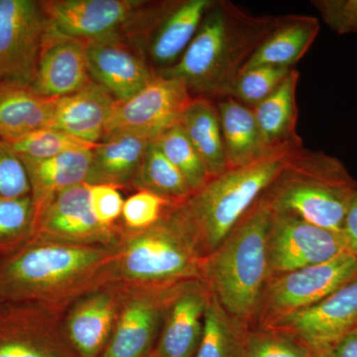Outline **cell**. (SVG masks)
Returning a JSON list of instances; mask_svg holds the SVG:
<instances>
[{
    "mask_svg": "<svg viewBox=\"0 0 357 357\" xmlns=\"http://www.w3.org/2000/svg\"><path fill=\"white\" fill-rule=\"evenodd\" d=\"M116 244L63 243L34 234L0 258V302L28 303L63 314L79 296L109 282Z\"/></svg>",
    "mask_w": 357,
    "mask_h": 357,
    "instance_id": "6da1fadb",
    "label": "cell"
},
{
    "mask_svg": "<svg viewBox=\"0 0 357 357\" xmlns=\"http://www.w3.org/2000/svg\"><path fill=\"white\" fill-rule=\"evenodd\" d=\"M280 18L255 15L229 0H213L182 57L158 75L180 79L192 96H229L243 68Z\"/></svg>",
    "mask_w": 357,
    "mask_h": 357,
    "instance_id": "7a4b0ae2",
    "label": "cell"
},
{
    "mask_svg": "<svg viewBox=\"0 0 357 357\" xmlns=\"http://www.w3.org/2000/svg\"><path fill=\"white\" fill-rule=\"evenodd\" d=\"M303 141L268 150L259 158L211 178L170 213L202 258L215 250L263 192L304 149Z\"/></svg>",
    "mask_w": 357,
    "mask_h": 357,
    "instance_id": "3957f363",
    "label": "cell"
},
{
    "mask_svg": "<svg viewBox=\"0 0 357 357\" xmlns=\"http://www.w3.org/2000/svg\"><path fill=\"white\" fill-rule=\"evenodd\" d=\"M272 213L260 197L236 227L202 263L201 280L232 316L255 323L269 280L267 237Z\"/></svg>",
    "mask_w": 357,
    "mask_h": 357,
    "instance_id": "277c9868",
    "label": "cell"
},
{
    "mask_svg": "<svg viewBox=\"0 0 357 357\" xmlns=\"http://www.w3.org/2000/svg\"><path fill=\"white\" fill-rule=\"evenodd\" d=\"M356 192L357 181L340 159L304 148L261 197L272 213L342 231Z\"/></svg>",
    "mask_w": 357,
    "mask_h": 357,
    "instance_id": "5b68a950",
    "label": "cell"
},
{
    "mask_svg": "<svg viewBox=\"0 0 357 357\" xmlns=\"http://www.w3.org/2000/svg\"><path fill=\"white\" fill-rule=\"evenodd\" d=\"M202 263L203 258L169 208L161 220L149 229H122L109 282L126 287H161L201 280Z\"/></svg>",
    "mask_w": 357,
    "mask_h": 357,
    "instance_id": "8992f818",
    "label": "cell"
},
{
    "mask_svg": "<svg viewBox=\"0 0 357 357\" xmlns=\"http://www.w3.org/2000/svg\"><path fill=\"white\" fill-rule=\"evenodd\" d=\"M176 1L47 0L52 28L84 42L128 40L145 47L148 36Z\"/></svg>",
    "mask_w": 357,
    "mask_h": 357,
    "instance_id": "52a82bcc",
    "label": "cell"
},
{
    "mask_svg": "<svg viewBox=\"0 0 357 357\" xmlns=\"http://www.w3.org/2000/svg\"><path fill=\"white\" fill-rule=\"evenodd\" d=\"M357 279V256L349 251L328 261L271 277L263 292L255 323L267 328L288 314L318 304Z\"/></svg>",
    "mask_w": 357,
    "mask_h": 357,
    "instance_id": "ba28073f",
    "label": "cell"
},
{
    "mask_svg": "<svg viewBox=\"0 0 357 357\" xmlns=\"http://www.w3.org/2000/svg\"><path fill=\"white\" fill-rule=\"evenodd\" d=\"M49 24L42 1L0 0V82L31 86Z\"/></svg>",
    "mask_w": 357,
    "mask_h": 357,
    "instance_id": "9c48e42d",
    "label": "cell"
},
{
    "mask_svg": "<svg viewBox=\"0 0 357 357\" xmlns=\"http://www.w3.org/2000/svg\"><path fill=\"white\" fill-rule=\"evenodd\" d=\"M347 251L342 231L290 215L274 213L267 237L269 279L333 259Z\"/></svg>",
    "mask_w": 357,
    "mask_h": 357,
    "instance_id": "30bf717a",
    "label": "cell"
},
{
    "mask_svg": "<svg viewBox=\"0 0 357 357\" xmlns=\"http://www.w3.org/2000/svg\"><path fill=\"white\" fill-rule=\"evenodd\" d=\"M62 316L38 305L0 302V357H77Z\"/></svg>",
    "mask_w": 357,
    "mask_h": 357,
    "instance_id": "8fae6325",
    "label": "cell"
},
{
    "mask_svg": "<svg viewBox=\"0 0 357 357\" xmlns=\"http://www.w3.org/2000/svg\"><path fill=\"white\" fill-rule=\"evenodd\" d=\"M192 98L182 81L158 75L132 98L117 102L105 134L133 131L157 139L180 122Z\"/></svg>",
    "mask_w": 357,
    "mask_h": 357,
    "instance_id": "7c38bea8",
    "label": "cell"
},
{
    "mask_svg": "<svg viewBox=\"0 0 357 357\" xmlns=\"http://www.w3.org/2000/svg\"><path fill=\"white\" fill-rule=\"evenodd\" d=\"M178 284L126 287L114 332L100 357L149 356L158 340L167 307Z\"/></svg>",
    "mask_w": 357,
    "mask_h": 357,
    "instance_id": "4fadbf2b",
    "label": "cell"
},
{
    "mask_svg": "<svg viewBox=\"0 0 357 357\" xmlns=\"http://www.w3.org/2000/svg\"><path fill=\"white\" fill-rule=\"evenodd\" d=\"M126 286L107 282L75 300L62 316L63 333L77 357H100L119 318Z\"/></svg>",
    "mask_w": 357,
    "mask_h": 357,
    "instance_id": "5bb4252c",
    "label": "cell"
},
{
    "mask_svg": "<svg viewBox=\"0 0 357 357\" xmlns=\"http://www.w3.org/2000/svg\"><path fill=\"white\" fill-rule=\"evenodd\" d=\"M121 231V222L107 227L96 220L86 183L59 192L39 211L35 225V236L86 245H114Z\"/></svg>",
    "mask_w": 357,
    "mask_h": 357,
    "instance_id": "9a60e30c",
    "label": "cell"
},
{
    "mask_svg": "<svg viewBox=\"0 0 357 357\" xmlns=\"http://www.w3.org/2000/svg\"><path fill=\"white\" fill-rule=\"evenodd\" d=\"M91 79L119 102H126L158 76L144 47L128 40L86 42Z\"/></svg>",
    "mask_w": 357,
    "mask_h": 357,
    "instance_id": "2e32d148",
    "label": "cell"
},
{
    "mask_svg": "<svg viewBox=\"0 0 357 357\" xmlns=\"http://www.w3.org/2000/svg\"><path fill=\"white\" fill-rule=\"evenodd\" d=\"M357 325V279L318 304L288 314L264 328L297 338L311 351L328 349Z\"/></svg>",
    "mask_w": 357,
    "mask_h": 357,
    "instance_id": "e0dca14e",
    "label": "cell"
},
{
    "mask_svg": "<svg viewBox=\"0 0 357 357\" xmlns=\"http://www.w3.org/2000/svg\"><path fill=\"white\" fill-rule=\"evenodd\" d=\"M211 292L203 281L178 284L167 307L151 356L195 357L203 335L204 314Z\"/></svg>",
    "mask_w": 357,
    "mask_h": 357,
    "instance_id": "ac0fdd59",
    "label": "cell"
},
{
    "mask_svg": "<svg viewBox=\"0 0 357 357\" xmlns=\"http://www.w3.org/2000/svg\"><path fill=\"white\" fill-rule=\"evenodd\" d=\"M91 81L86 42L60 34L49 24L31 84L33 91L57 100L77 93Z\"/></svg>",
    "mask_w": 357,
    "mask_h": 357,
    "instance_id": "d6986e66",
    "label": "cell"
},
{
    "mask_svg": "<svg viewBox=\"0 0 357 357\" xmlns=\"http://www.w3.org/2000/svg\"><path fill=\"white\" fill-rule=\"evenodd\" d=\"M116 100L109 91L91 81L77 93L57 98L49 128L96 145L102 139Z\"/></svg>",
    "mask_w": 357,
    "mask_h": 357,
    "instance_id": "ffe728a7",
    "label": "cell"
},
{
    "mask_svg": "<svg viewBox=\"0 0 357 357\" xmlns=\"http://www.w3.org/2000/svg\"><path fill=\"white\" fill-rule=\"evenodd\" d=\"M213 0H182L159 21L150 33L145 50L157 73L169 69L180 60Z\"/></svg>",
    "mask_w": 357,
    "mask_h": 357,
    "instance_id": "44dd1931",
    "label": "cell"
},
{
    "mask_svg": "<svg viewBox=\"0 0 357 357\" xmlns=\"http://www.w3.org/2000/svg\"><path fill=\"white\" fill-rule=\"evenodd\" d=\"M152 138L133 131L105 134L91 149L86 184L131 187Z\"/></svg>",
    "mask_w": 357,
    "mask_h": 357,
    "instance_id": "7402d4cb",
    "label": "cell"
},
{
    "mask_svg": "<svg viewBox=\"0 0 357 357\" xmlns=\"http://www.w3.org/2000/svg\"><path fill=\"white\" fill-rule=\"evenodd\" d=\"M24 164L36 215L59 192L86 183L91 169V149L79 150L51 157H20Z\"/></svg>",
    "mask_w": 357,
    "mask_h": 357,
    "instance_id": "603a6c76",
    "label": "cell"
},
{
    "mask_svg": "<svg viewBox=\"0 0 357 357\" xmlns=\"http://www.w3.org/2000/svg\"><path fill=\"white\" fill-rule=\"evenodd\" d=\"M55 102L37 95L29 84L0 82V138L13 142L49 128Z\"/></svg>",
    "mask_w": 357,
    "mask_h": 357,
    "instance_id": "cb8c5ba5",
    "label": "cell"
},
{
    "mask_svg": "<svg viewBox=\"0 0 357 357\" xmlns=\"http://www.w3.org/2000/svg\"><path fill=\"white\" fill-rule=\"evenodd\" d=\"M319 32V20L314 16H281L279 24L250 58L243 72L265 65L294 68L306 55Z\"/></svg>",
    "mask_w": 357,
    "mask_h": 357,
    "instance_id": "d4e9b609",
    "label": "cell"
},
{
    "mask_svg": "<svg viewBox=\"0 0 357 357\" xmlns=\"http://www.w3.org/2000/svg\"><path fill=\"white\" fill-rule=\"evenodd\" d=\"M180 126L201 157L211 178L229 169L215 100L194 96L182 115Z\"/></svg>",
    "mask_w": 357,
    "mask_h": 357,
    "instance_id": "484cf974",
    "label": "cell"
},
{
    "mask_svg": "<svg viewBox=\"0 0 357 357\" xmlns=\"http://www.w3.org/2000/svg\"><path fill=\"white\" fill-rule=\"evenodd\" d=\"M215 105L229 168L250 163L271 149L263 140L252 107L232 96L218 98Z\"/></svg>",
    "mask_w": 357,
    "mask_h": 357,
    "instance_id": "4316f807",
    "label": "cell"
},
{
    "mask_svg": "<svg viewBox=\"0 0 357 357\" xmlns=\"http://www.w3.org/2000/svg\"><path fill=\"white\" fill-rule=\"evenodd\" d=\"M299 79V72L293 68L271 95L252 107L258 128L268 148L303 141L297 134Z\"/></svg>",
    "mask_w": 357,
    "mask_h": 357,
    "instance_id": "83f0119b",
    "label": "cell"
},
{
    "mask_svg": "<svg viewBox=\"0 0 357 357\" xmlns=\"http://www.w3.org/2000/svg\"><path fill=\"white\" fill-rule=\"evenodd\" d=\"M248 325L230 314L211 293L195 357H246Z\"/></svg>",
    "mask_w": 357,
    "mask_h": 357,
    "instance_id": "f1b7e54d",
    "label": "cell"
},
{
    "mask_svg": "<svg viewBox=\"0 0 357 357\" xmlns=\"http://www.w3.org/2000/svg\"><path fill=\"white\" fill-rule=\"evenodd\" d=\"M130 188L154 192L173 204L183 203L192 194L182 174L166 158L155 141L148 147Z\"/></svg>",
    "mask_w": 357,
    "mask_h": 357,
    "instance_id": "f546056e",
    "label": "cell"
},
{
    "mask_svg": "<svg viewBox=\"0 0 357 357\" xmlns=\"http://www.w3.org/2000/svg\"><path fill=\"white\" fill-rule=\"evenodd\" d=\"M36 211L31 195L0 199V258L22 248L35 234Z\"/></svg>",
    "mask_w": 357,
    "mask_h": 357,
    "instance_id": "4dcf8cb0",
    "label": "cell"
},
{
    "mask_svg": "<svg viewBox=\"0 0 357 357\" xmlns=\"http://www.w3.org/2000/svg\"><path fill=\"white\" fill-rule=\"evenodd\" d=\"M154 141L166 158L182 174L192 192L198 191L211 180L204 162L188 139L180 122Z\"/></svg>",
    "mask_w": 357,
    "mask_h": 357,
    "instance_id": "1f68e13d",
    "label": "cell"
},
{
    "mask_svg": "<svg viewBox=\"0 0 357 357\" xmlns=\"http://www.w3.org/2000/svg\"><path fill=\"white\" fill-rule=\"evenodd\" d=\"M9 145L20 157L33 159L51 158L68 152L93 149L96 146L52 128L39 129L9 142Z\"/></svg>",
    "mask_w": 357,
    "mask_h": 357,
    "instance_id": "d6a6232c",
    "label": "cell"
},
{
    "mask_svg": "<svg viewBox=\"0 0 357 357\" xmlns=\"http://www.w3.org/2000/svg\"><path fill=\"white\" fill-rule=\"evenodd\" d=\"M292 69L265 65L243 70L237 77L229 96L249 107H255L280 86Z\"/></svg>",
    "mask_w": 357,
    "mask_h": 357,
    "instance_id": "836d02e7",
    "label": "cell"
},
{
    "mask_svg": "<svg viewBox=\"0 0 357 357\" xmlns=\"http://www.w3.org/2000/svg\"><path fill=\"white\" fill-rule=\"evenodd\" d=\"M171 206L172 203L154 192L138 190L124 201L119 222L128 231L149 229L161 220Z\"/></svg>",
    "mask_w": 357,
    "mask_h": 357,
    "instance_id": "e575fe53",
    "label": "cell"
},
{
    "mask_svg": "<svg viewBox=\"0 0 357 357\" xmlns=\"http://www.w3.org/2000/svg\"><path fill=\"white\" fill-rule=\"evenodd\" d=\"M312 351L292 335L259 328L249 332L246 357H311Z\"/></svg>",
    "mask_w": 357,
    "mask_h": 357,
    "instance_id": "d590c367",
    "label": "cell"
},
{
    "mask_svg": "<svg viewBox=\"0 0 357 357\" xmlns=\"http://www.w3.org/2000/svg\"><path fill=\"white\" fill-rule=\"evenodd\" d=\"M31 195L22 160L8 142L0 138V199H15Z\"/></svg>",
    "mask_w": 357,
    "mask_h": 357,
    "instance_id": "8d00e7d4",
    "label": "cell"
},
{
    "mask_svg": "<svg viewBox=\"0 0 357 357\" xmlns=\"http://www.w3.org/2000/svg\"><path fill=\"white\" fill-rule=\"evenodd\" d=\"M312 4L333 32L357 34V0H314Z\"/></svg>",
    "mask_w": 357,
    "mask_h": 357,
    "instance_id": "74e56055",
    "label": "cell"
},
{
    "mask_svg": "<svg viewBox=\"0 0 357 357\" xmlns=\"http://www.w3.org/2000/svg\"><path fill=\"white\" fill-rule=\"evenodd\" d=\"M91 210L100 225L116 227L121 222L124 199L119 188L112 185H89Z\"/></svg>",
    "mask_w": 357,
    "mask_h": 357,
    "instance_id": "f35d334b",
    "label": "cell"
},
{
    "mask_svg": "<svg viewBox=\"0 0 357 357\" xmlns=\"http://www.w3.org/2000/svg\"><path fill=\"white\" fill-rule=\"evenodd\" d=\"M342 232L345 249L351 255L357 256V192L347 211Z\"/></svg>",
    "mask_w": 357,
    "mask_h": 357,
    "instance_id": "ab89813d",
    "label": "cell"
},
{
    "mask_svg": "<svg viewBox=\"0 0 357 357\" xmlns=\"http://www.w3.org/2000/svg\"><path fill=\"white\" fill-rule=\"evenodd\" d=\"M328 349L335 357H357V325Z\"/></svg>",
    "mask_w": 357,
    "mask_h": 357,
    "instance_id": "60d3db41",
    "label": "cell"
},
{
    "mask_svg": "<svg viewBox=\"0 0 357 357\" xmlns=\"http://www.w3.org/2000/svg\"><path fill=\"white\" fill-rule=\"evenodd\" d=\"M311 357H335L330 349H317L312 351Z\"/></svg>",
    "mask_w": 357,
    "mask_h": 357,
    "instance_id": "b9f144b4",
    "label": "cell"
},
{
    "mask_svg": "<svg viewBox=\"0 0 357 357\" xmlns=\"http://www.w3.org/2000/svg\"><path fill=\"white\" fill-rule=\"evenodd\" d=\"M148 357H154V356H151V354H150V356H148Z\"/></svg>",
    "mask_w": 357,
    "mask_h": 357,
    "instance_id": "7bdbcfd3",
    "label": "cell"
}]
</instances>
